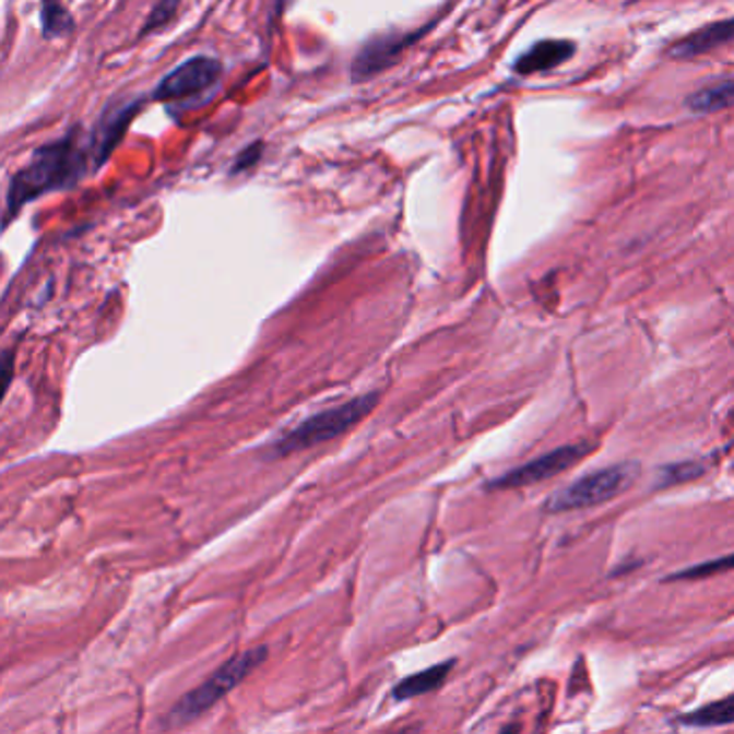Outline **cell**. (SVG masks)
<instances>
[{
    "mask_svg": "<svg viewBox=\"0 0 734 734\" xmlns=\"http://www.w3.org/2000/svg\"><path fill=\"white\" fill-rule=\"evenodd\" d=\"M429 28V26H427ZM427 28L421 33H392V35H379L365 44V48L356 55L352 63V80L354 82H365L372 75L386 72L392 68L399 57L405 52L407 46H412L418 35H423Z\"/></svg>",
    "mask_w": 734,
    "mask_h": 734,
    "instance_id": "8",
    "label": "cell"
},
{
    "mask_svg": "<svg viewBox=\"0 0 734 734\" xmlns=\"http://www.w3.org/2000/svg\"><path fill=\"white\" fill-rule=\"evenodd\" d=\"M268 660V649L257 647L246 653L235 655L233 660L221 665L203 685L188 691L168 713V726H181L205 711H210L226 694H230L252 670H257L263 661Z\"/></svg>",
    "mask_w": 734,
    "mask_h": 734,
    "instance_id": "3",
    "label": "cell"
},
{
    "mask_svg": "<svg viewBox=\"0 0 734 734\" xmlns=\"http://www.w3.org/2000/svg\"><path fill=\"white\" fill-rule=\"evenodd\" d=\"M454 665V660L441 661L438 665H431L418 674H412L407 678H403L394 691H392V698L396 702H403V700H412V698H418V696H425L434 689H438L441 683L446 680V676L450 674Z\"/></svg>",
    "mask_w": 734,
    "mask_h": 734,
    "instance_id": "11",
    "label": "cell"
},
{
    "mask_svg": "<svg viewBox=\"0 0 734 734\" xmlns=\"http://www.w3.org/2000/svg\"><path fill=\"white\" fill-rule=\"evenodd\" d=\"M379 394L377 392H368L363 396H356L339 407L319 412L315 416H310L308 421H304L299 427L292 429L289 434H285L283 438L272 443L270 448V457L272 459H283L287 454H294L299 450L312 448L317 443L323 441L334 440L339 436H343L345 431H350L354 425H358L363 418H367L368 414L372 412V407L377 405Z\"/></svg>",
    "mask_w": 734,
    "mask_h": 734,
    "instance_id": "2",
    "label": "cell"
},
{
    "mask_svg": "<svg viewBox=\"0 0 734 734\" xmlns=\"http://www.w3.org/2000/svg\"><path fill=\"white\" fill-rule=\"evenodd\" d=\"M179 4H181V0H159V2L151 9V13H149L147 20H145V24H143V28H141V33H139V37H145V35L153 33V31L164 28V26L175 17Z\"/></svg>",
    "mask_w": 734,
    "mask_h": 734,
    "instance_id": "16",
    "label": "cell"
},
{
    "mask_svg": "<svg viewBox=\"0 0 734 734\" xmlns=\"http://www.w3.org/2000/svg\"><path fill=\"white\" fill-rule=\"evenodd\" d=\"M39 20H42V33L48 39H59L74 33V17L61 0H42Z\"/></svg>",
    "mask_w": 734,
    "mask_h": 734,
    "instance_id": "14",
    "label": "cell"
},
{
    "mask_svg": "<svg viewBox=\"0 0 734 734\" xmlns=\"http://www.w3.org/2000/svg\"><path fill=\"white\" fill-rule=\"evenodd\" d=\"M636 478H638L636 463H618L612 467L596 470L592 474H587L584 478L571 483L569 487L560 489L556 496H552L547 500V511L567 513L603 505L620 496L625 489H629Z\"/></svg>",
    "mask_w": 734,
    "mask_h": 734,
    "instance_id": "4",
    "label": "cell"
},
{
    "mask_svg": "<svg viewBox=\"0 0 734 734\" xmlns=\"http://www.w3.org/2000/svg\"><path fill=\"white\" fill-rule=\"evenodd\" d=\"M687 108L698 115H711L734 106V78L700 88L687 97Z\"/></svg>",
    "mask_w": 734,
    "mask_h": 734,
    "instance_id": "12",
    "label": "cell"
},
{
    "mask_svg": "<svg viewBox=\"0 0 734 734\" xmlns=\"http://www.w3.org/2000/svg\"><path fill=\"white\" fill-rule=\"evenodd\" d=\"M734 569V554L731 556H724V558H718V560H709V563H702L700 567H691V569H685V571H678L674 573L670 580H698V578H711L715 573H724V571H733Z\"/></svg>",
    "mask_w": 734,
    "mask_h": 734,
    "instance_id": "15",
    "label": "cell"
},
{
    "mask_svg": "<svg viewBox=\"0 0 734 734\" xmlns=\"http://www.w3.org/2000/svg\"><path fill=\"white\" fill-rule=\"evenodd\" d=\"M698 474H702V467L698 463H680V465H672L663 470L661 476V485H676L689 478H696Z\"/></svg>",
    "mask_w": 734,
    "mask_h": 734,
    "instance_id": "18",
    "label": "cell"
},
{
    "mask_svg": "<svg viewBox=\"0 0 734 734\" xmlns=\"http://www.w3.org/2000/svg\"><path fill=\"white\" fill-rule=\"evenodd\" d=\"M576 52L573 42H563V39H547L538 42L532 46L528 52H523L514 61V72L519 75L541 74L549 72L563 63H567Z\"/></svg>",
    "mask_w": 734,
    "mask_h": 734,
    "instance_id": "10",
    "label": "cell"
},
{
    "mask_svg": "<svg viewBox=\"0 0 734 734\" xmlns=\"http://www.w3.org/2000/svg\"><path fill=\"white\" fill-rule=\"evenodd\" d=\"M143 106L145 97H134V99H121L119 104H108L104 108L97 123L88 132L95 155V168H102L108 162L110 153L119 147L121 139L130 130V123L143 110Z\"/></svg>",
    "mask_w": 734,
    "mask_h": 734,
    "instance_id": "6",
    "label": "cell"
},
{
    "mask_svg": "<svg viewBox=\"0 0 734 734\" xmlns=\"http://www.w3.org/2000/svg\"><path fill=\"white\" fill-rule=\"evenodd\" d=\"M678 724L689 729H715L734 724V696L711 702L698 711L678 718Z\"/></svg>",
    "mask_w": 734,
    "mask_h": 734,
    "instance_id": "13",
    "label": "cell"
},
{
    "mask_svg": "<svg viewBox=\"0 0 734 734\" xmlns=\"http://www.w3.org/2000/svg\"><path fill=\"white\" fill-rule=\"evenodd\" d=\"M91 164L95 168L91 137H82L80 126L72 128L66 137L35 149L28 162L17 168L9 181L4 226H9L24 205L50 192L75 188L86 177Z\"/></svg>",
    "mask_w": 734,
    "mask_h": 734,
    "instance_id": "1",
    "label": "cell"
},
{
    "mask_svg": "<svg viewBox=\"0 0 734 734\" xmlns=\"http://www.w3.org/2000/svg\"><path fill=\"white\" fill-rule=\"evenodd\" d=\"M263 149H265L263 141H257V143H252V145H248V147L244 149V151L235 157V162H233V166H230V170H228L230 177H235V175H239V173H246V170L254 168V166L261 162Z\"/></svg>",
    "mask_w": 734,
    "mask_h": 734,
    "instance_id": "17",
    "label": "cell"
},
{
    "mask_svg": "<svg viewBox=\"0 0 734 734\" xmlns=\"http://www.w3.org/2000/svg\"><path fill=\"white\" fill-rule=\"evenodd\" d=\"M734 42V20H722L709 24L670 48L672 59H698L711 50H718Z\"/></svg>",
    "mask_w": 734,
    "mask_h": 734,
    "instance_id": "9",
    "label": "cell"
},
{
    "mask_svg": "<svg viewBox=\"0 0 734 734\" xmlns=\"http://www.w3.org/2000/svg\"><path fill=\"white\" fill-rule=\"evenodd\" d=\"M590 450V446H563L558 450H552L525 465H519L511 472H507L505 476H500L498 481H494L489 487L492 489H517V487H528L541 481H547L569 467H573L584 454Z\"/></svg>",
    "mask_w": 734,
    "mask_h": 734,
    "instance_id": "7",
    "label": "cell"
},
{
    "mask_svg": "<svg viewBox=\"0 0 734 734\" xmlns=\"http://www.w3.org/2000/svg\"><path fill=\"white\" fill-rule=\"evenodd\" d=\"M222 72L224 68L218 59L205 55L192 57L164 75L155 84L151 97L162 104H183L218 86Z\"/></svg>",
    "mask_w": 734,
    "mask_h": 734,
    "instance_id": "5",
    "label": "cell"
}]
</instances>
